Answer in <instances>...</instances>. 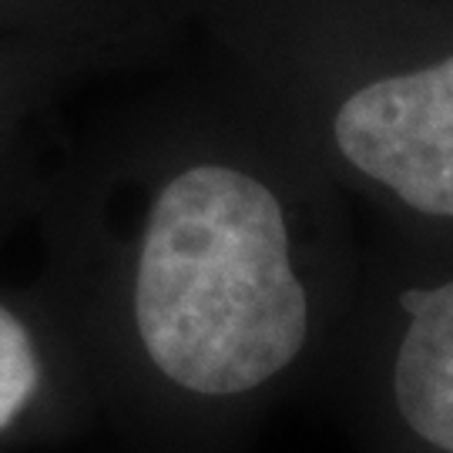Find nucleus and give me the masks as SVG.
I'll list each match as a JSON object with an SVG mask.
<instances>
[{
    "label": "nucleus",
    "mask_w": 453,
    "mask_h": 453,
    "mask_svg": "<svg viewBox=\"0 0 453 453\" xmlns=\"http://www.w3.org/2000/svg\"><path fill=\"white\" fill-rule=\"evenodd\" d=\"M333 131L353 168L410 209L453 219V54L359 88L342 101Z\"/></svg>",
    "instance_id": "nucleus-2"
},
{
    "label": "nucleus",
    "mask_w": 453,
    "mask_h": 453,
    "mask_svg": "<svg viewBox=\"0 0 453 453\" xmlns=\"http://www.w3.org/2000/svg\"><path fill=\"white\" fill-rule=\"evenodd\" d=\"M134 329L155 370L198 396L252 393L303 353L309 296L259 179L192 165L165 181L134 265Z\"/></svg>",
    "instance_id": "nucleus-1"
},
{
    "label": "nucleus",
    "mask_w": 453,
    "mask_h": 453,
    "mask_svg": "<svg viewBox=\"0 0 453 453\" xmlns=\"http://www.w3.org/2000/svg\"><path fill=\"white\" fill-rule=\"evenodd\" d=\"M41 387V357L20 316L0 303V434L11 430Z\"/></svg>",
    "instance_id": "nucleus-4"
},
{
    "label": "nucleus",
    "mask_w": 453,
    "mask_h": 453,
    "mask_svg": "<svg viewBox=\"0 0 453 453\" xmlns=\"http://www.w3.org/2000/svg\"><path fill=\"white\" fill-rule=\"evenodd\" d=\"M396 363L393 396L403 423L430 447L453 453V282L410 296Z\"/></svg>",
    "instance_id": "nucleus-3"
}]
</instances>
